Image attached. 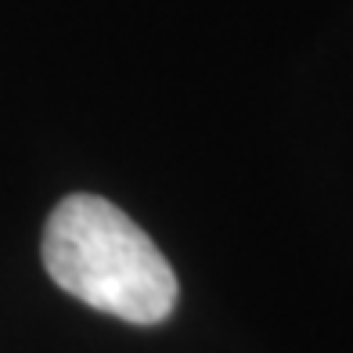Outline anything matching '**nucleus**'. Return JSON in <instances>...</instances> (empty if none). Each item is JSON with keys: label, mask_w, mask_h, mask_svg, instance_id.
Returning <instances> with one entry per match:
<instances>
[{"label": "nucleus", "mask_w": 353, "mask_h": 353, "mask_svg": "<svg viewBox=\"0 0 353 353\" xmlns=\"http://www.w3.org/2000/svg\"><path fill=\"white\" fill-rule=\"evenodd\" d=\"M43 267L79 303L130 325H159L176 307V274L159 245L101 195H69L43 228Z\"/></svg>", "instance_id": "nucleus-1"}]
</instances>
